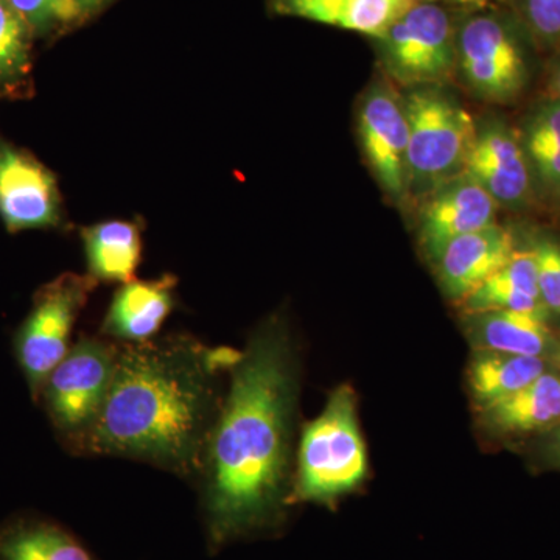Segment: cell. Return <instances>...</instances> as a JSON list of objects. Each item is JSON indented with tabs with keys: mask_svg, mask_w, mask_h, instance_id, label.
Masks as SVG:
<instances>
[{
	"mask_svg": "<svg viewBox=\"0 0 560 560\" xmlns=\"http://www.w3.org/2000/svg\"><path fill=\"white\" fill-rule=\"evenodd\" d=\"M464 302L471 313L512 311L547 316V308L540 301L533 250H515L506 265Z\"/></svg>",
	"mask_w": 560,
	"mask_h": 560,
	"instance_id": "cell-17",
	"label": "cell"
},
{
	"mask_svg": "<svg viewBox=\"0 0 560 560\" xmlns=\"http://www.w3.org/2000/svg\"><path fill=\"white\" fill-rule=\"evenodd\" d=\"M511 11L537 49H559L560 0H512Z\"/></svg>",
	"mask_w": 560,
	"mask_h": 560,
	"instance_id": "cell-24",
	"label": "cell"
},
{
	"mask_svg": "<svg viewBox=\"0 0 560 560\" xmlns=\"http://www.w3.org/2000/svg\"><path fill=\"white\" fill-rule=\"evenodd\" d=\"M458 16L453 7L420 0L372 39L388 79L408 90L448 83L456 75Z\"/></svg>",
	"mask_w": 560,
	"mask_h": 560,
	"instance_id": "cell-6",
	"label": "cell"
},
{
	"mask_svg": "<svg viewBox=\"0 0 560 560\" xmlns=\"http://www.w3.org/2000/svg\"><path fill=\"white\" fill-rule=\"evenodd\" d=\"M231 372L206 451L202 518L210 552L278 525L285 499L294 372L285 334L261 330Z\"/></svg>",
	"mask_w": 560,
	"mask_h": 560,
	"instance_id": "cell-1",
	"label": "cell"
},
{
	"mask_svg": "<svg viewBox=\"0 0 560 560\" xmlns=\"http://www.w3.org/2000/svg\"><path fill=\"white\" fill-rule=\"evenodd\" d=\"M545 374L539 357L485 350L470 368V386L481 407L517 393Z\"/></svg>",
	"mask_w": 560,
	"mask_h": 560,
	"instance_id": "cell-22",
	"label": "cell"
},
{
	"mask_svg": "<svg viewBox=\"0 0 560 560\" xmlns=\"http://www.w3.org/2000/svg\"><path fill=\"white\" fill-rule=\"evenodd\" d=\"M242 353L189 337L120 346L101 415L73 451L147 460L180 477L202 474L223 405L219 375Z\"/></svg>",
	"mask_w": 560,
	"mask_h": 560,
	"instance_id": "cell-2",
	"label": "cell"
},
{
	"mask_svg": "<svg viewBox=\"0 0 560 560\" xmlns=\"http://www.w3.org/2000/svg\"><path fill=\"white\" fill-rule=\"evenodd\" d=\"M420 0H270L282 16L329 25L375 39Z\"/></svg>",
	"mask_w": 560,
	"mask_h": 560,
	"instance_id": "cell-15",
	"label": "cell"
},
{
	"mask_svg": "<svg viewBox=\"0 0 560 560\" xmlns=\"http://www.w3.org/2000/svg\"><path fill=\"white\" fill-rule=\"evenodd\" d=\"M429 2L444 3V5L460 7V9H481V7L492 5L493 2H500V0H429Z\"/></svg>",
	"mask_w": 560,
	"mask_h": 560,
	"instance_id": "cell-27",
	"label": "cell"
},
{
	"mask_svg": "<svg viewBox=\"0 0 560 560\" xmlns=\"http://www.w3.org/2000/svg\"><path fill=\"white\" fill-rule=\"evenodd\" d=\"M95 280L62 275L36 293L32 312L14 338V353L31 389L39 400L44 383L70 350V335Z\"/></svg>",
	"mask_w": 560,
	"mask_h": 560,
	"instance_id": "cell-8",
	"label": "cell"
},
{
	"mask_svg": "<svg viewBox=\"0 0 560 560\" xmlns=\"http://www.w3.org/2000/svg\"><path fill=\"white\" fill-rule=\"evenodd\" d=\"M548 452H550L551 459L560 466V423L552 430L550 442H548Z\"/></svg>",
	"mask_w": 560,
	"mask_h": 560,
	"instance_id": "cell-29",
	"label": "cell"
},
{
	"mask_svg": "<svg viewBox=\"0 0 560 560\" xmlns=\"http://www.w3.org/2000/svg\"><path fill=\"white\" fill-rule=\"evenodd\" d=\"M533 179L560 197V101L551 98L529 114L518 132Z\"/></svg>",
	"mask_w": 560,
	"mask_h": 560,
	"instance_id": "cell-21",
	"label": "cell"
},
{
	"mask_svg": "<svg viewBox=\"0 0 560 560\" xmlns=\"http://www.w3.org/2000/svg\"><path fill=\"white\" fill-rule=\"evenodd\" d=\"M84 250L92 278L130 282L140 261L138 226L128 221H105L83 230Z\"/></svg>",
	"mask_w": 560,
	"mask_h": 560,
	"instance_id": "cell-20",
	"label": "cell"
},
{
	"mask_svg": "<svg viewBox=\"0 0 560 560\" xmlns=\"http://www.w3.org/2000/svg\"><path fill=\"white\" fill-rule=\"evenodd\" d=\"M32 32H49L83 16L75 0H9Z\"/></svg>",
	"mask_w": 560,
	"mask_h": 560,
	"instance_id": "cell-25",
	"label": "cell"
},
{
	"mask_svg": "<svg viewBox=\"0 0 560 560\" xmlns=\"http://www.w3.org/2000/svg\"><path fill=\"white\" fill-rule=\"evenodd\" d=\"M172 278L158 280H130L125 283L110 304L103 320V334L124 341L139 345L156 337L162 324L173 308Z\"/></svg>",
	"mask_w": 560,
	"mask_h": 560,
	"instance_id": "cell-14",
	"label": "cell"
},
{
	"mask_svg": "<svg viewBox=\"0 0 560 560\" xmlns=\"http://www.w3.org/2000/svg\"><path fill=\"white\" fill-rule=\"evenodd\" d=\"M0 217L11 232L60 221L57 179L28 154L0 143Z\"/></svg>",
	"mask_w": 560,
	"mask_h": 560,
	"instance_id": "cell-12",
	"label": "cell"
},
{
	"mask_svg": "<svg viewBox=\"0 0 560 560\" xmlns=\"http://www.w3.org/2000/svg\"><path fill=\"white\" fill-rule=\"evenodd\" d=\"M366 469L355 394L349 386H341L302 433L290 504L334 503L364 480Z\"/></svg>",
	"mask_w": 560,
	"mask_h": 560,
	"instance_id": "cell-3",
	"label": "cell"
},
{
	"mask_svg": "<svg viewBox=\"0 0 560 560\" xmlns=\"http://www.w3.org/2000/svg\"><path fill=\"white\" fill-rule=\"evenodd\" d=\"M75 2L80 7L81 13L86 14L102 9L108 0H75Z\"/></svg>",
	"mask_w": 560,
	"mask_h": 560,
	"instance_id": "cell-30",
	"label": "cell"
},
{
	"mask_svg": "<svg viewBox=\"0 0 560 560\" xmlns=\"http://www.w3.org/2000/svg\"><path fill=\"white\" fill-rule=\"evenodd\" d=\"M550 84L555 98L560 101V47L555 50V60H552L550 70Z\"/></svg>",
	"mask_w": 560,
	"mask_h": 560,
	"instance_id": "cell-28",
	"label": "cell"
},
{
	"mask_svg": "<svg viewBox=\"0 0 560 560\" xmlns=\"http://www.w3.org/2000/svg\"><path fill=\"white\" fill-rule=\"evenodd\" d=\"M536 260L541 304L547 312L560 313V245L541 238L530 248Z\"/></svg>",
	"mask_w": 560,
	"mask_h": 560,
	"instance_id": "cell-26",
	"label": "cell"
},
{
	"mask_svg": "<svg viewBox=\"0 0 560 560\" xmlns=\"http://www.w3.org/2000/svg\"><path fill=\"white\" fill-rule=\"evenodd\" d=\"M408 128V194L425 198L463 175L477 121L442 86L412 88L404 95Z\"/></svg>",
	"mask_w": 560,
	"mask_h": 560,
	"instance_id": "cell-5",
	"label": "cell"
},
{
	"mask_svg": "<svg viewBox=\"0 0 560 560\" xmlns=\"http://www.w3.org/2000/svg\"><path fill=\"white\" fill-rule=\"evenodd\" d=\"M464 173L501 208L521 209L529 200L533 175L518 132L506 121L488 119L477 125Z\"/></svg>",
	"mask_w": 560,
	"mask_h": 560,
	"instance_id": "cell-10",
	"label": "cell"
},
{
	"mask_svg": "<svg viewBox=\"0 0 560 560\" xmlns=\"http://www.w3.org/2000/svg\"><path fill=\"white\" fill-rule=\"evenodd\" d=\"M359 136L364 160L383 191L394 200L408 195V128L404 95L386 81L364 92L359 108Z\"/></svg>",
	"mask_w": 560,
	"mask_h": 560,
	"instance_id": "cell-9",
	"label": "cell"
},
{
	"mask_svg": "<svg viewBox=\"0 0 560 560\" xmlns=\"http://www.w3.org/2000/svg\"><path fill=\"white\" fill-rule=\"evenodd\" d=\"M481 408L485 422L497 433L552 429L560 423V378L545 372L517 393Z\"/></svg>",
	"mask_w": 560,
	"mask_h": 560,
	"instance_id": "cell-16",
	"label": "cell"
},
{
	"mask_svg": "<svg viewBox=\"0 0 560 560\" xmlns=\"http://www.w3.org/2000/svg\"><path fill=\"white\" fill-rule=\"evenodd\" d=\"M0 560L97 559L57 523L20 518L0 528Z\"/></svg>",
	"mask_w": 560,
	"mask_h": 560,
	"instance_id": "cell-19",
	"label": "cell"
},
{
	"mask_svg": "<svg viewBox=\"0 0 560 560\" xmlns=\"http://www.w3.org/2000/svg\"><path fill=\"white\" fill-rule=\"evenodd\" d=\"M530 47L536 46L512 11L464 10L456 28V73L481 101L510 103L528 83Z\"/></svg>",
	"mask_w": 560,
	"mask_h": 560,
	"instance_id": "cell-4",
	"label": "cell"
},
{
	"mask_svg": "<svg viewBox=\"0 0 560 560\" xmlns=\"http://www.w3.org/2000/svg\"><path fill=\"white\" fill-rule=\"evenodd\" d=\"M515 250L514 235L497 223L463 235L442 250L436 261L442 287L448 296L466 300L501 270Z\"/></svg>",
	"mask_w": 560,
	"mask_h": 560,
	"instance_id": "cell-13",
	"label": "cell"
},
{
	"mask_svg": "<svg viewBox=\"0 0 560 560\" xmlns=\"http://www.w3.org/2000/svg\"><path fill=\"white\" fill-rule=\"evenodd\" d=\"M31 32L9 0H0V84L20 80L27 73Z\"/></svg>",
	"mask_w": 560,
	"mask_h": 560,
	"instance_id": "cell-23",
	"label": "cell"
},
{
	"mask_svg": "<svg viewBox=\"0 0 560 560\" xmlns=\"http://www.w3.org/2000/svg\"><path fill=\"white\" fill-rule=\"evenodd\" d=\"M475 335L486 350L544 359L552 348L547 316L512 311L474 313Z\"/></svg>",
	"mask_w": 560,
	"mask_h": 560,
	"instance_id": "cell-18",
	"label": "cell"
},
{
	"mask_svg": "<svg viewBox=\"0 0 560 560\" xmlns=\"http://www.w3.org/2000/svg\"><path fill=\"white\" fill-rule=\"evenodd\" d=\"M497 202L469 175L456 176L427 195L419 213V241L431 259L456 238L495 223Z\"/></svg>",
	"mask_w": 560,
	"mask_h": 560,
	"instance_id": "cell-11",
	"label": "cell"
},
{
	"mask_svg": "<svg viewBox=\"0 0 560 560\" xmlns=\"http://www.w3.org/2000/svg\"><path fill=\"white\" fill-rule=\"evenodd\" d=\"M119 346L83 337L51 371L39 400L51 425L70 448L94 425L116 370Z\"/></svg>",
	"mask_w": 560,
	"mask_h": 560,
	"instance_id": "cell-7",
	"label": "cell"
}]
</instances>
